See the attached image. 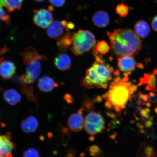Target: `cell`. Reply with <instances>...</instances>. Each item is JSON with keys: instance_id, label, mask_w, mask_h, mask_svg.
I'll list each match as a JSON object with an SVG mask.
<instances>
[{"instance_id": "cell-1", "label": "cell", "mask_w": 157, "mask_h": 157, "mask_svg": "<svg viewBox=\"0 0 157 157\" xmlns=\"http://www.w3.org/2000/svg\"><path fill=\"white\" fill-rule=\"evenodd\" d=\"M128 76L122 78L117 77L111 83L109 91L104 96L105 107L119 113L125 108L137 86L129 81Z\"/></svg>"}, {"instance_id": "cell-2", "label": "cell", "mask_w": 157, "mask_h": 157, "mask_svg": "<svg viewBox=\"0 0 157 157\" xmlns=\"http://www.w3.org/2000/svg\"><path fill=\"white\" fill-rule=\"evenodd\" d=\"M107 34L112 50L117 56H132L138 53L142 49V40L132 29H117L107 32Z\"/></svg>"}, {"instance_id": "cell-3", "label": "cell", "mask_w": 157, "mask_h": 157, "mask_svg": "<svg viewBox=\"0 0 157 157\" xmlns=\"http://www.w3.org/2000/svg\"><path fill=\"white\" fill-rule=\"evenodd\" d=\"M96 60L86 72V75L82 80V87L87 88L106 89L112 80L113 69L104 63L99 55L94 53Z\"/></svg>"}, {"instance_id": "cell-4", "label": "cell", "mask_w": 157, "mask_h": 157, "mask_svg": "<svg viewBox=\"0 0 157 157\" xmlns=\"http://www.w3.org/2000/svg\"><path fill=\"white\" fill-rule=\"evenodd\" d=\"M95 36L88 30H79L72 36L71 50L75 56H79L89 51L96 45Z\"/></svg>"}, {"instance_id": "cell-5", "label": "cell", "mask_w": 157, "mask_h": 157, "mask_svg": "<svg viewBox=\"0 0 157 157\" xmlns=\"http://www.w3.org/2000/svg\"><path fill=\"white\" fill-rule=\"evenodd\" d=\"M105 125V119L99 112L91 111L86 116L84 128L91 137L102 132Z\"/></svg>"}, {"instance_id": "cell-6", "label": "cell", "mask_w": 157, "mask_h": 157, "mask_svg": "<svg viewBox=\"0 0 157 157\" xmlns=\"http://www.w3.org/2000/svg\"><path fill=\"white\" fill-rule=\"evenodd\" d=\"M40 61L36 59L27 65L26 72L21 77L25 83L31 84L38 80L42 70Z\"/></svg>"}, {"instance_id": "cell-7", "label": "cell", "mask_w": 157, "mask_h": 157, "mask_svg": "<svg viewBox=\"0 0 157 157\" xmlns=\"http://www.w3.org/2000/svg\"><path fill=\"white\" fill-rule=\"evenodd\" d=\"M15 149L11 133L7 132L2 134L0 133V157H13V152Z\"/></svg>"}, {"instance_id": "cell-8", "label": "cell", "mask_w": 157, "mask_h": 157, "mask_svg": "<svg viewBox=\"0 0 157 157\" xmlns=\"http://www.w3.org/2000/svg\"><path fill=\"white\" fill-rule=\"evenodd\" d=\"M51 11L46 9L35 10L33 21L37 26L42 29L48 28L53 22V16Z\"/></svg>"}, {"instance_id": "cell-9", "label": "cell", "mask_w": 157, "mask_h": 157, "mask_svg": "<svg viewBox=\"0 0 157 157\" xmlns=\"http://www.w3.org/2000/svg\"><path fill=\"white\" fill-rule=\"evenodd\" d=\"M13 83L17 85L21 91L25 94L28 101H33L38 105L36 97L33 91V87L31 84H28L23 81L21 77L18 75L13 76L12 79Z\"/></svg>"}, {"instance_id": "cell-10", "label": "cell", "mask_w": 157, "mask_h": 157, "mask_svg": "<svg viewBox=\"0 0 157 157\" xmlns=\"http://www.w3.org/2000/svg\"><path fill=\"white\" fill-rule=\"evenodd\" d=\"M16 70V68L13 62L5 60L3 57L0 58V77L4 81L10 79L14 75Z\"/></svg>"}, {"instance_id": "cell-11", "label": "cell", "mask_w": 157, "mask_h": 157, "mask_svg": "<svg viewBox=\"0 0 157 157\" xmlns=\"http://www.w3.org/2000/svg\"><path fill=\"white\" fill-rule=\"evenodd\" d=\"M136 64V61L132 56L121 57L118 60V66L120 70L124 74V76H128L135 69Z\"/></svg>"}, {"instance_id": "cell-12", "label": "cell", "mask_w": 157, "mask_h": 157, "mask_svg": "<svg viewBox=\"0 0 157 157\" xmlns=\"http://www.w3.org/2000/svg\"><path fill=\"white\" fill-rule=\"evenodd\" d=\"M68 125L71 130L75 132H78L83 130L84 127L85 118L82 115V111L72 114L69 117Z\"/></svg>"}, {"instance_id": "cell-13", "label": "cell", "mask_w": 157, "mask_h": 157, "mask_svg": "<svg viewBox=\"0 0 157 157\" xmlns=\"http://www.w3.org/2000/svg\"><path fill=\"white\" fill-rule=\"evenodd\" d=\"M20 54L22 56L23 64L25 65L33 60L39 59L44 61L47 58L44 55L39 54L36 49L32 47H29L25 49Z\"/></svg>"}, {"instance_id": "cell-14", "label": "cell", "mask_w": 157, "mask_h": 157, "mask_svg": "<svg viewBox=\"0 0 157 157\" xmlns=\"http://www.w3.org/2000/svg\"><path fill=\"white\" fill-rule=\"evenodd\" d=\"M64 29H66L62 21H53L52 24L47 29V35L50 38H59L63 34Z\"/></svg>"}, {"instance_id": "cell-15", "label": "cell", "mask_w": 157, "mask_h": 157, "mask_svg": "<svg viewBox=\"0 0 157 157\" xmlns=\"http://www.w3.org/2000/svg\"><path fill=\"white\" fill-rule=\"evenodd\" d=\"M39 122L38 120L33 116H29L21 121V128L25 133L35 132L38 129Z\"/></svg>"}, {"instance_id": "cell-16", "label": "cell", "mask_w": 157, "mask_h": 157, "mask_svg": "<svg viewBox=\"0 0 157 157\" xmlns=\"http://www.w3.org/2000/svg\"><path fill=\"white\" fill-rule=\"evenodd\" d=\"M55 66L61 71L67 70L71 65V60L69 56L65 53H61L57 55L54 60Z\"/></svg>"}, {"instance_id": "cell-17", "label": "cell", "mask_w": 157, "mask_h": 157, "mask_svg": "<svg viewBox=\"0 0 157 157\" xmlns=\"http://www.w3.org/2000/svg\"><path fill=\"white\" fill-rule=\"evenodd\" d=\"M92 21L95 26L99 28H103L107 26L109 24V15L106 12L98 11L93 15L92 17Z\"/></svg>"}, {"instance_id": "cell-18", "label": "cell", "mask_w": 157, "mask_h": 157, "mask_svg": "<svg viewBox=\"0 0 157 157\" xmlns=\"http://www.w3.org/2000/svg\"><path fill=\"white\" fill-rule=\"evenodd\" d=\"M38 86L40 91L48 93L57 87L58 84L55 82L53 78L46 76H43L39 80Z\"/></svg>"}, {"instance_id": "cell-19", "label": "cell", "mask_w": 157, "mask_h": 157, "mask_svg": "<svg viewBox=\"0 0 157 157\" xmlns=\"http://www.w3.org/2000/svg\"><path fill=\"white\" fill-rule=\"evenodd\" d=\"M134 30L137 35L142 38H147L150 33V28L148 23L143 19L137 21L134 25Z\"/></svg>"}, {"instance_id": "cell-20", "label": "cell", "mask_w": 157, "mask_h": 157, "mask_svg": "<svg viewBox=\"0 0 157 157\" xmlns=\"http://www.w3.org/2000/svg\"><path fill=\"white\" fill-rule=\"evenodd\" d=\"M3 98L7 103L11 105H17L21 101V94L13 88L8 89L3 94Z\"/></svg>"}, {"instance_id": "cell-21", "label": "cell", "mask_w": 157, "mask_h": 157, "mask_svg": "<svg viewBox=\"0 0 157 157\" xmlns=\"http://www.w3.org/2000/svg\"><path fill=\"white\" fill-rule=\"evenodd\" d=\"M72 36L70 32L66 33L63 36L59 38L57 42V45L60 52H64L71 46Z\"/></svg>"}, {"instance_id": "cell-22", "label": "cell", "mask_w": 157, "mask_h": 157, "mask_svg": "<svg viewBox=\"0 0 157 157\" xmlns=\"http://www.w3.org/2000/svg\"><path fill=\"white\" fill-rule=\"evenodd\" d=\"M4 1L7 11L11 13L16 10H20L24 0H4Z\"/></svg>"}, {"instance_id": "cell-23", "label": "cell", "mask_w": 157, "mask_h": 157, "mask_svg": "<svg viewBox=\"0 0 157 157\" xmlns=\"http://www.w3.org/2000/svg\"><path fill=\"white\" fill-rule=\"evenodd\" d=\"M94 49V52L100 55H104L109 52L110 47L105 41H99L96 44Z\"/></svg>"}, {"instance_id": "cell-24", "label": "cell", "mask_w": 157, "mask_h": 157, "mask_svg": "<svg viewBox=\"0 0 157 157\" xmlns=\"http://www.w3.org/2000/svg\"><path fill=\"white\" fill-rule=\"evenodd\" d=\"M115 11L121 17H126L129 12V8L123 3L119 4L116 7Z\"/></svg>"}, {"instance_id": "cell-25", "label": "cell", "mask_w": 157, "mask_h": 157, "mask_svg": "<svg viewBox=\"0 0 157 157\" xmlns=\"http://www.w3.org/2000/svg\"><path fill=\"white\" fill-rule=\"evenodd\" d=\"M4 0H0V21H4L7 25L10 23L11 19L9 15L4 10V7H6V5Z\"/></svg>"}, {"instance_id": "cell-26", "label": "cell", "mask_w": 157, "mask_h": 157, "mask_svg": "<svg viewBox=\"0 0 157 157\" xmlns=\"http://www.w3.org/2000/svg\"><path fill=\"white\" fill-rule=\"evenodd\" d=\"M23 157H40V154L36 149L31 148L23 152Z\"/></svg>"}, {"instance_id": "cell-27", "label": "cell", "mask_w": 157, "mask_h": 157, "mask_svg": "<svg viewBox=\"0 0 157 157\" xmlns=\"http://www.w3.org/2000/svg\"><path fill=\"white\" fill-rule=\"evenodd\" d=\"M89 151L90 152V155L92 156L95 157L99 155L100 152H101L99 147L97 146H93L90 147Z\"/></svg>"}, {"instance_id": "cell-28", "label": "cell", "mask_w": 157, "mask_h": 157, "mask_svg": "<svg viewBox=\"0 0 157 157\" xmlns=\"http://www.w3.org/2000/svg\"><path fill=\"white\" fill-rule=\"evenodd\" d=\"M51 5L56 7H61L65 3L66 0H48Z\"/></svg>"}, {"instance_id": "cell-29", "label": "cell", "mask_w": 157, "mask_h": 157, "mask_svg": "<svg viewBox=\"0 0 157 157\" xmlns=\"http://www.w3.org/2000/svg\"><path fill=\"white\" fill-rule=\"evenodd\" d=\"M151 26L153 30L157 32V15L155 16L152 20Z\"/></svg>"}, {"instance_id": "cell-30", "label": "cell", "mask_w": 157, "mask_h": 157, "mask_svg": "<svg viewBox=\"0 0 157 157\" xmlns=\"http://www.w3.org/2000/svg\"><path fill=\"white\" fill-rule=\"evenodd\" d=\"M154 72L155 76V88L154 93H157V68L155 69L153 72Z\"/></svg>"}, {"instance_id": "cell-31", "label": "cell", "mask_w": 157, "mask_h": 157, "mask_svg": "<svg viewBox=\"0 0 157 157\" xmlns=\"http://www.w3.org/2000/svg\"><path fill=\"white\" fill-rule=\"evenodd\" d=\"M9 49L7 48H4L1 51V52H0V55L6 52Z\"/></svg>"}, {"instance_id": "cell-32", "label": "cell", "mask_w": 157, "mask_h": 157, "mask_svg": "<svg viewBox=\"0 0 157 157\" xmlns=\"http://www.w3.org/2000/svg\"><path fill=\"white\" fill-rule=\"evenodd\" d=\"M49 10L51 12H52L54 10V8L52 6H50L48 7Z\"/></svg>"}, {"instance_id": "cell-33", "label": "cell", "mask_w": 157, "mask_h": 157, "mask_svg": "<svg viewBox=\"0 0 157 157\" xmlns=\"http://www.w3.org/2000/svg\"><path fill=\"white\" fill-rule=\"evenodd\" d=\"M34 1L38 2H42L44 1V0H34Z\"/></svg>"}, {"instance_id": "cell-34", "label": "cell", "mask_w": 157, "mask_h": 157, "mask_svg": "<svg viewBox=\"0 0 157 157\" xmlns=\"http://www.w3.org/2000/svg\"><path fill=\"white\" fill-rule=\"evenodd\" d=\"M151 157L147 156H145V157Z\"/></svg>"}]
</instances>
